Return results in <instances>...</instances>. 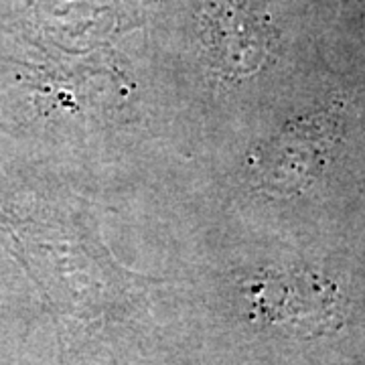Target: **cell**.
Masks as SVG:
<instances>
[{"instance_id":"1","label":"cell","mask_w":365,"mask_h":365,"mask_svg":"<svg viewBox=\"0 0 365 365\" xmlns=\"http://www.w3.org/2000/svg\"><path fill=\"white\" fill-rule=\"evenodd\" d=\"M197 29L207 63L230 81L262 71L276 45L270 16L258 0H207Z\"/></svg>"},{"instance_id":"2","label":"cell","mask_w":365,"mask_h":365,"mask_svg":"<svg viewBox=\"0 0 365 365\" xmlns=\"http://www.w3.org/2000/svg\"><path fill=\"white\" fill-rule=\"evenodd\" d=\"M337 140L339 120L331 114L294 120L252 155L254 175L270 193L297 195L323 175Z\"/></svg>"},{"instance_id":"3","label":"cell","mask_w":365,"mask_h":365,"mask_svg":"<svg viewBox=\"0 0 365 365\" xmlns=\"http://www.w3.org/2000/svg\"><path fill=\"white\" fill-rule=\"evenodd\" d=\"M246 297L256 317L294 329H319L337 311L335 287L302 270L256 274L246 282Z\"/></svg>"}]
</instances>
